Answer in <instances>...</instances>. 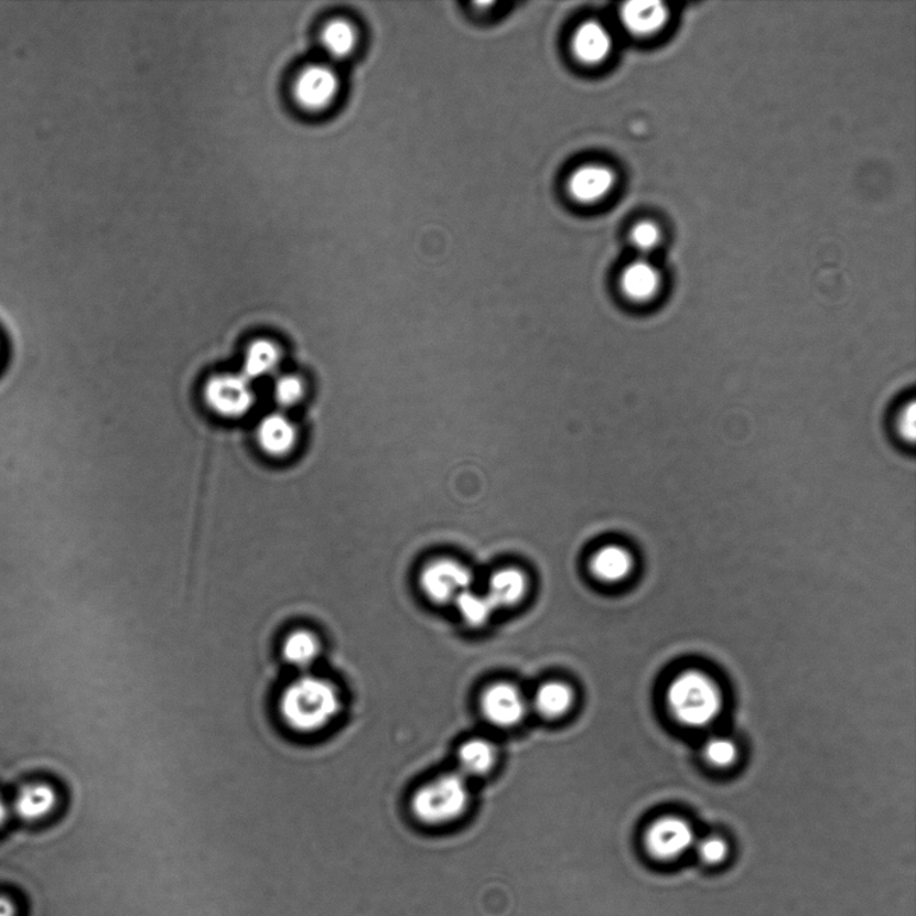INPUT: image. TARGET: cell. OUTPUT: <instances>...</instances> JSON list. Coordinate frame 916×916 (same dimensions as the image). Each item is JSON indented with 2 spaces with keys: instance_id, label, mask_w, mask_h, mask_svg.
Instances as JSON below:
<instances>
[{
  "instance_id": "obj_6",
  "label": "cell",
  "mask_w": 916,
  "mask_h": 916,
  "mask_svg": "<svg viewBox=\"0 0 916 916\" xmlns=\"http://www.w3.org/2000/svg\"><path fill=\"white\" fill-rule=\"evenodd\" d=\"M292 91L295 104L302 110L308 114H320L336 101L340 78L330 65H309L297 74Z\"/></svg>"
},
{
  "instance_id": "obj_13",
  "label": "cell",
  "mask_w": 916,
  "mask_h": 916,
  "mask_svg": "<svg viewBox=\"0 0 916 916\" xmlns=\"http://www.w3.org/2000/svg\"><path fill=\"white\" fill-rule=\"evenodd\" d=\"M621 18L631 34L647 36L665 26L668 10L661 2H628L622 6Z\"/></svg>"
},
{
  "instance_id": "obj_20",
  "label": "cell",
  "mask_w": 916,
  "mask_h": 916,
  "mask_svg": "<svg viewBox=\"0 0 916 916\" xmlns=\"http://www.w3.org/2000/svg\"><path fill=\"white\" fill-rule=\"evenodd\" d=\"M534 703L538 714L554 720L571 710L573 691L565 683L548 682L537 690Z\"/></svg>"
},
{
  "instance_id": "obj_27",
  "label": "cell",
  "mask_w": 916,
  "mask_h": 916,
  "mask_svg": "<svg viewBox=\"0 0 916 916\" xmlns=\"http://www.w3.org/2000/svg\"><path fill=\"white\" fill-rule=\"evenodd\" d=\"M897 429H899L903 439L907 442H914L916 437V407L914 401L903 408L897 420Z\"/></svg>"
},
{
  "instance_id": "obj_7",
  "label": "cell",
  "mask_w": 916,
  "mask_h": 916,
  "mask_svg": "<svg viewBox=\"0 0 916 916\" xmlns=\"http://www.w3.org/2000/svg\"><path fill=\"white\" fill-rule=\"evenodd\" d=\"M420 584L432 602L454 603L463 592L472 590L473 573L454 560H438L424 568Z\"/></svg>"
},
{
  "instance_id": "obj_11",
  "label": "cell",
  "mask_w": 916,
  "mask_h": 916,
  "mask_svg": "<svg viewBox=\"0 0 916 916\" xmlns=\"http://www.w3.org/2000/svg\"><path fill=\"white\" fill-rule=\"evenodd\" d=\"M323 642L314 631L294 628L282 639L281 656L284 664L301 673L311 672L323 654Z\"/></svg>"
},
{
  "instance_id": "obj_3",
  "label": "cell",
  "mask_w": 916,
  "mask_h": 916,
  "mask_svg": "<svg viewBox=\"0 0 916 916\" xmlns=\"http://www.w3.org/2000/svg\"><path fill=\"white\" fill-rule=\"evenodd\" d=\"M468 801L470 794L464 777L445 775L414 794L412 813L424 826H448L466 812Z\"/></svg>"
},
{
  "instance_id": "obj_17",
  "label": "cell",
  "mask_w": 916,
  "mask_h": 916,
  "mask_svg": "<svg viewBox=\"0 0 916 916\" xmlns=\"http://www.w3.org/2000/svg\"><path fill=\"white\" fill-rule=\"evenodd\" d=\"M591 569L594 578L603 583H621L633 573L634 557L618 545H608L593 556Z\"/></svg>"
},
{
  "instance_id": "obj_22",
  "label": "cell",
  "mask_w": 916,
  "mask_h": 916,
  "mask_svg": "<svg viewBox=\"0 0 916 916\" xmlns=\"http://www.w3.org/2000/svg\"><path fill=\"white\" fill-rule=\"evenodd\" d=\"M454 604L463 622L472 628L484 627L497 611L486 594L476 593L473 590L463 592Z\"/></svg>"
},
{
  "instance_id": "obj_8",
  "label": "cell",
  "mask_w": 916,
  "mask_h": 916,
  "mask_svg": "<svg viewBox=\"0 0 916 916\" xmlns=\"http://www.w3.org/2000/svg\"><path fill=\"white\" fill-rule=\"evenodd\" d=\"M481 704L488 722L499 728L517 726L526 714V701L521 691L509 683L488 687Z\"/></svg>"
},
{
  "instance_id": "obj_5",
  "label": "cell",
  "mask_w": 916,
  "mask_h": 916,
  "mask_svg": "<svg viewBox=\"0 0 916 916\" xmlns=\"http://www.w3.org/2000/svg\"><path fill=\"white\" fill-rule=\"evenodd\" d=\"M204 401L219 417L234 420L251 411L256 395L244 375L223 374L207 381Z\"/></svg>"
},
{
  "instance_id": "obj_26",
  "label": "cell",
  "mask_w": 916,
  "mask_h": 916,
  "mask_svg": "<svg viewBox=\"0 0 916 916\" xmlns=\"http://www.w3.org/2000/svg\"><path fill=\"white\" fill-rule=\"evenodd\" d=\"M631 243L635 249L649 252L660 243V230L653 222H640L631 231Z\"/></svg>"
},
{
  "instance_id": "obj_29",
  "label": "cell",
  "mask_w": 916,
  "mask_h": 916,
  "mask_svg": "<svg viewBox=\"0 0 916 916\" xmlns=\"http://www.w3.org/2000/svg\"><path fill=\"white\" fill-rule=\"evenodd\" d=\"M8 817H9V807L6 806V802L3 801V798L0 797V827H2L4 825L6 820H8Z\"/></svg>"
},
{
  "instance_id": "obj_21",
  "label": "cell",
  "mask_w": 916,
  "mask_h": 916,
  "mask_svg": "<svg viewBox=\"0 0 916 916\" xmlns=\"http://www.w3.org/2000/svg\"><path fill=\"white\" fill-rule=\"evenodd\" d=\"M457 758H460L463 777L485 776L493 769L497 752L488 741L472 740L462 745Z\"/></svg>"
},
{
  "instance_id": "obj_28",
  "label": "cell",
  "mask_w": 916,
  "mask_h": 916,
  "mask_svg": "<svg viewBox=\"0 0 916 916\" xmlns=\"http://www.w3.org/2000/svg\"><path fill=\"white\" fill-rule=\"evenodd\" d=\"M15 907L8 897L0 896V916H14Z\"/></svg>"
},
{
  "instance_id": "obj_23",
  "label": "cell",
  "mask_w": 916,
  "mask_h": 916,
  "mask_svg": "<svg viewBox=\"0 0 916 916\" xmlns=\"http://www.w3.org/2000/svg\"><path fill=\"white\" fill-rule=\"evenodd\" d=\"M305 395V386L299 376L282 375L278 377L272 387V396L276 403L282 408H290L299 405Z\"/></svg>"
},
{
  "instance_id": "obj_25",
  "label": "cell",
  "mask_w": 916,
  "mask_h": 916,
  "mask_svg": "<svg viewBox=\"0 0 916 916\" xmlns=\"http://www.w3.org/2000/svg\"><path fill=\"white\" fill-rule=\"evenodd\" d=\"M736 746L732 740L715 736L708 741L704 746V757L716 767H728L736 759Z\"/></svg>"
},
{
  "instance_id": "obj_4",
  "label": "cell",
  "mask_w": 916,
  "mask_h": 916,
  "mask_svg": "<svg viewBox=\"0 0 916 916\" xmlns=\"http://www.w3.org/2000/svg\"><path fill=\"white\" fill-rule=\"evenodd\" d=\"M648 856L660 863L682 859L697 844L694 829L677 816L661 817L647 828L643 839Z\"/></svg>"
},
{
  "instance_id": "obj_16",
  "label": "cell",
  "mask_w": 916,
  "mask_h": 916,
  "mask_svg": "<svg viewBox=\"0 0 916 916\" xmlns=\"http://www.w3.org/2000/svg\"><path fill=\"white\" fill-rule=\"evenodd\" d=\"M57 791L49 784L24 786L17 795L14 810L24 821L45 819L57 807Z\"/></svg>"
},
{
  "instance_id": "obj_2",
  "label": "cell",
  "mask_w": 916,
  "mask_h": 916,
  "mask_svg": "<svg viewBox=\"0 0 916 916\" xmlns=\"http://www.w3.org/2000/svg\"><path fill=\"white\" fill-rule=\"evenodd\" d=\"M667 703L675 720L683 726L711 725L722 710V694L713 679L699 671L678 675L668 687Z\"/></svg>"
},
{
  "instance_id": "obj_1",
  "label": "cell",
  "mask_w": 916,
  "mask_h": 916,
  "mask_svg": "<svg viewBox=\"0 0 916 916\" xmlns=\"http://www.w3.org/2000/svg\"><path fill=\"white\" fill-rule=\"evenodd\" d=\"M277 710L290 732L312 736L333 725L342 714L343 698L332 680L305 672L283 687Z\"/></svg>"
},
{
  "instance_id": "obj_19",
  "label": "cell",
  "mask_w": 916,
  "mask_h": 916,
  "mask_svg": "<svg viewBox=\"0 0 916 916\" xmlns=\"http://www.w3.org/2000/svg\"><path fill=\"white\" fill-rule=\"evenodd\" d=\"M280 363V346L270 340L259 338L252 342L245 353L243 375L250 381L262 379L274 374Z\"/></svg>"
},
{
  "instance_id": "obj_15",
  "label": "cell",
  "mask_w": 916,
  "mask_h": 916,
  "mask_svg": "<svg viewBox=\"0 0 916 916\" xmlns=\"http://www.w3.org/2000/svg\"><path fill=\"white\" fill-rule=\"evenodd\" d=\"M659 270L647 261H636L624 269L621 277L622 292L634 302H648L659 293Z\"/></svg>"
},
{
  "instance_id": "obj_14",
  "label": "cell",
  "mask_w": 916,
  "mask_h": 916,
  "mask_svg": "<svg viewBox=\"0 0 916 916\" xmlns=\"http://www.w3.org/2000/svg\"><path fill=\"white\" fill-rule=\"evenodd\" d=\"M528 593V579L516 568L500 569L488 580L486 596L495 610L510 608L522 602Z\"/></svg>"
},
{
  "instance_id": "obj_9",
  "label": "cell",
  "mask_w": 916,
  "mask_h": 916,
  "mask_svg": "<svg viewBox=\"0 0 916 916\" xmlns=\"http://www.w3.org/2000/svg\"><path fill=\"white\" fill-rule=\"evenodd\" d=\"M616 184L614 171L600 164H588L575 170L567 187L572 200L581 204H593L610 195Z\"/></svg>"
},
{
  "instance_id": "obj_24",
  "label": "cell",
  "mask_w": 916,
  "mask_h": 916,
  "mask_svg": "<svg viewBox=\"0 0 916 916\" xmlns=\"http://www.w3.org/2000/svg\"><path fill=\"white\" fill-rule=\"evenodd\" d=\"M694 848L699 860L710 866L725 863L730 853L728 841L720 838V836H709V838L697 841Z\"/></svg>"
},
{
  "instance_id": "obj_12",
  "label": "cell",
  "mask_w": 916,
  "mask_h": 916,
  "mask_svg": "<svg viewBox=\"0 0 916 916\" xmlns=\"http://www.w3.org/2000/svg\"><path fill=\"white\" fill-rule=\"evenodd\" d=\"M614 41L604 24L588 21L575 30L572 41L574 57L585 65H599L610 57Z\"/></svg>"
},
{
  "instance_id": "obj_18",
  "label": "cell",
  "mask_w": 916,
  "mask_h": 916,
  "mask_svg": "<svg viewBox=\"0 0 916 916\" xmlns=\"http://www.w3.org/2000/svg\"><path fill=\"white\" fill-rule=\"evenodd\" d=\"M357 40L356 28L342 18L327 22L320 34L321 46L334 61L348 58L356 51Z\"/></svg>"
},
{
  "instance_id": "obj_10",
  "label": "cell",
  "mask_w": 916,
  "mask_h": 916,
  "mask_svg": "<svg viewBox=\"0 0 916 916\" xmlns=\"http://www.w3.org/2000/svg\"><path fill=\"white\" fill-rule=\"evenodd\" d=\"M257 441L265 454L283 457L294 450L299 432L287 414L270 413L258 424Z\"/></svg>"
}]
</instances>
